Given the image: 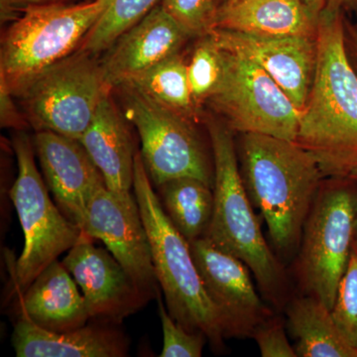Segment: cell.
Returning a JSON list of instances; mask_svg holds the SVG:
<instances>
[{"mask_svg": "<svg viewBox=\"0 0 357 357\" xmlns=\"http://www.w3.org/2000/svg\"><path fill=\"white\" fill-rule=\"evenodd\" d=\"M296 142L314 157L324 177L347 178L357 166V76L340 9L319 14L316 70Z\"/></svg>", "mask_w": 357, "mask_h": 357, "instance_id": "obj_1", "label": "cell"}, {"mask_svg": "<svg viewBox=\"0 0 357 357\" xmlns=\"http://www.w3.org/2000/svg\"><path fill=\"white\" fill-rule=\"evenodd\" d=\"M243 134L241 174L249 199L264 218L277 253L291 257L299 250L323 173L314 157L295 141Z\"/></svg>", "mask_w": 357, "mask_h": 357, "instance_id": "obj_2", "label": "cell"}, {"mask_svg": "<svg viewBox=\"0 0 357 357\" xmlns=\"http://www.w3.org/2000/svg\"><path fill=\"white\" fill-rule=\"evenodd\" d=\"M213 167V218L206 237L249 267L265 299L277 309L289 302V283L283 264L265 241L237 163L231 130L208 121Z\"/></svg>", "mask_w": 357, "mask_h": 357, "instance_id": "obj_3", "label": "cell"}, {"mask_svg": "<svg viewBox=\"0 0 357 357\" xmlns=\"http://www.w3.org/2000/svg\"><path fill=\"white\" fill-rule=\"evenodd\" d=\"M133 191L149 236L155 274L169 314L189 332L203 333L215 351H222L225 340L222 321L204 289L190 243L167 217L138 152Z\"/></svg>", "mask_w": 357, "mask_h": 357, "instance_id": "obj_4", "label": "cell"}, {"mask_svg": "<svg viewBox=\"0 0 357 357\" xmlns=\"http://www.w3.org/2000/svg\"><path fill=\"white\" fill-rule=\"evenodd\" d=\"M110 1L60 2L21 13L2 36L0 83L20 96L35 77L79 48Z\"/></svg>", "mask_w": 357, "mask_h": 357, "instance_id": "obj_5", "label": "cell"}, {"mask_svg": "<svg viewBox=\"0 0 357 357\" xmlns=\"http://www.w3.org/2000/svg\"><path fill=\"white\" fill-rule=\"evenodd\" d=\"M13 147L18 174L10 198L24 234V248L16 262L13 278L16 290L22 294L45 268L79 241L84 231L52 202L35 163L33 140L23 131H17Z\"/></svg>", "mask_w": 357, "mask_h": 357, "instance_id": "obj_6", "label": "cell"}, {"mask_svg": "<svg viewBox=\"0 0 357 357\" xmlns=\"http://www.w3.org/2000/svg\"><path fill=\"white\" fill-rule=\"evenodd\" d=\"M356 213L354 185H321L303 229L297 259L301 287L331 311L351 258Z\"/></svg>", "mask_w": 357, "mask_h": 357, "instance_id": "obj_7", "label": "cell"}, {"mask_svg": "<svg viewBox=\"0 0 357 357\" xmlns=\"http://www.w3.org/2000/svg\"><path fill=\"white\" fill-rule=\"evenodd\" d=\"M112 89L100 61L77 49L35 77L20 98L35 130L79 140Z\"/></svg>", "mask_w": 357, "mask_h": 357, "instance_id": "obj_8", "label": "cell"}, {"mask_svg": "<svg viewBox=\"0 0 357 357\" xmlns=\"http://www.w3.org/2000/svg\"><path fill=\"white\" fill-rule=\"evenodd\" d=\"M222 50V79L210 100L227 117L230 128L296 142L301 112L287 95L255 61Z\"/></svg>", "mask_w": 357, "mask_h": 357, "instance_id": "obj_9", "label": "cell"}, {"mask_svg": "<svg viewBox=\"0 0 357 357\" xmlns=\"http://www.w3.org/2000/svg\"><path fill=\"white\" fill-rule=\"evenodd\" d=\"M121 88L126 119L139 135L141 157L153 185L192 177L213 188L215 167L210 165L192 122L130 86Z\"/></svg>", "mask_w": 357, "mask_h": 357, "instance_id": "obj_10", "label": "cell"}, {"mask_svg": "<svg viewBox=\"0 0 357 357\" xmlns=\"http://www.w3.org/2000/svg\"><path fill=\"white\" fill-rule=\"evenodd\" d=\"M83 231L100 239L148 297H156L159 283L151 245L135 195L117 194L103 184L89 201Z\"/></svg>", "mask_w": 357, "mask_h": 357, "instance_id": "obj_11", "label": "cell"}, {"mask_svg": "<svg viewBox=\"0 0 357 357\" xmlns=\"http://www.w3.org/2000/svg\"><path fill=\"white\" fill-rule=\"evenodd\" d=\"M204 289L220 316L225 338L251 337L274 312L260 299L243 260L217 248L208 237L190 243Z\"/></svg>", "mask_w": 357, "mask_h": 357, "instance_id": "obj_12", "label": "cell"}, {"mask_svg": "<svg viewBox=\"0 0 357 357\" xmlns=\"http://www.w3.org/2000/svg\"><path fill=\"white\" fill-rule=\"evenodd\" d=\"M93 239L83 232L62 262L81 289L91 319L119 325L151 298L110 251L96 248Z\"/></svg>", "mask_w": 357, "mask_h": 357, "instance_id": "obj_13", "label": "cell"}, {"mask_svg": "<svg viewBox=\"0 0 357 357\" xmlns=\"http://www.w3.org/2000/svg\"><path fill=\"white\" fill-rule=\"evenodd\" d=\"M210 34L222 48L255 61L280 86L296 109L306 107L317 64V35L258 36L215 28Z\"/></svg>", "mask_w": 357, "mask_h": 357, "instance_id": "obj_14", "label": "cell"}, {"mask_svg": "<svg viewBox=\"0 0 357 357\" xmlns=\"http://www.w3.org/2000/svg\"><path fill=\"white\" fill-rule=\"evenodd\" d=\"M33 145L59 208L83 230L89 201L105 184L102 174L79 140L40 130Z\"/></svg>", "mask_w": 357, "mask_h": 357, "instance_id": "obj_15", "label": "cell"}, {"mask_svg": "<svg viewBox=\"0 0 357 357\" xmlns=\"http://www.w3.org/2000/svg\"><path fill=\"white\" fill-rule=\"evenodd\" d=\"M189 35L161 4L116 39L100 61L110 88L121 86L141 73L178 54Z\"/></svg>", "mask_w": 357, "mask_h": 357, "instance_id": "obj_16", "label": "cell"}, {"mask_svg": "<svg viewBox=\"0 0 357 357\" xmlns=\"http://www.w3.org/2000/svg\"><path fill=\"white\" fill-rule=\"evenodd\" d=\"M115 324L93 321L69 332H50L20 317L13 345L18 357H124L129 340Z\"/></svg>", "mask_w": 357, "mask_h": 357, "instance_id": "obj_17", "label": "cell"}, {"mask_svg": "<svg viewBox=\"0 0 357 357\" xmlns=\"http://www.w3.org/2000/svg\"><path fill=\"white\" fill-rule=\"evenodd\" d=\"M63 262L55 260L21 294L20 317L50 332H69L91 319L84 296Z\"/></svg>", "mask_w": 357, "mask_h": 357, "instance_id": "obj_18", "label": "cell"}, {"mask_svg": "<svg viewBox=\"0 0 357 357\" xmlns=\"http://www.w3.org/2000/svg\"><path fill=\"white\" fill-rule=\"evenodd\" d=\"M79 141L102 174L107 187L117 194H130L137 152L134 151L130 132L110 93L103 98Z\"/></svg>", "mask_w": 357, "mask_h": 357, "instance_id": "obj_19", "label": "cell"}, {"mask_svg": "<svg viewBox=\"0 0 357 357\" xmlns=\"http://www.w3.org/2000/svg\"><path fill=\"white\" fill-rule=\"evenodd\" d=\"M318 17L305 0H227L218 7L215 28L258 36H316Z\"/></svg>", "mask_w": 357, "mask_h": 357, "instance_id": "obj_20", "label": "cell"}, {"mask_svg": "<svg viewBox=\"0 0 357 357\" xmlns=\"http://www.w3.org/2000/svg\"><path fill=\"white\" fill-rule=\"evenodd\" d=\"M286 314L297 356L357 357V349L338 330L332 311L316 297L289 300Z\"/></svg>", "mask_w": 357, "mask_h": 357, "instance_id": "obj_21", "label": "cell"}, {"mask_svg": "<svg viewBox=\"0 0 357 357\" xmlns=\"http://www.w3.org/2000/svg\"><path fill=\"white\" fill-rule=\"evenodd\" d=\"M157 188L167 217L185 241L206 236L215 204L213 188L192 177L173 178Z\"/></svg>", "mask_w": 357, "mask_h": 357, "instance_id": "obj_22", "label": "cell"}, {"mask_svg": "<svg viewBox=\"0 0 357 357\" xmlns=\"http://www.w3.org/2000/svg\"><path fill=\"white\" fill-rule=\"evenodd\" d=\"M123 86L136 89L187 121H197L198 105L190 86L188 63L178 53L141 73Z\"/></svg>", "mask_w": 357, "mask_h": 357, "instance_id": "obj_23", "label": "cell"}, {"mask_svg": "<svg viewBox=\"0 0 357 357\" xmlns=\"http://www.w3.org/2000/svg\"><path fill=\"white\" fill-rule=\"evenodd\" d=\"M160 0H112L79 49L91 55L107 51L119 36L142 20Z\"/></svg>", "mask_w": 357, "mask_h": 357, "instance_id": "obj_24", "label": "cell"}, {"mask_svg": "<svg viewBox=\"0 0 357 357\" xmlns=\"http://www.w3.org/2000/svg\"><path fill=\"white\" fill-rule=\"evenodd\" d=\"M222 50L211 34L202 37L188 63L192 98L198 105L210 100L222 79Z\"/></svg>", "mask_w": 357, "mask_h": 357, "instance_id": "obj_25", "label": "cell"}, {"mask_svg": "<svg viewBox=\"0 0 357 357\" xmlns=\"http://www.w3.org/2000/svg\"><path fill=\"white\" fill-rule=\"evenodd\" d=\"M160 4L190 37H204L215 29V0H160Z\"/></svg>", "mask_w": 357, "mask_h": 357, "instance_id": "obj_26", "label": "cell"}, {"mask_svg": "<svg viewBox=\"0 0 357 357\" xmlns=\"http://www.w3.org/2000/svg\"><path fill=\"white\" fill-rule=\"evenodd\" d=\"M332 314L338 330L357 349V255L352 250L338 287Z\"/></svg>", "mask_w": 357, "mask_h": 357, "instance_id": "obj_27", "label": "cell"}, {"mask_svg": "<svg viewBox=\"0 0 357 357\" xmlns=\"http://www.w3.org/2000/svg\"><path fill=\"white\" fill-rule=\"evenodd\" d=\"M159 316L163 328V349L161 357H199L208 337L203 333H191L172 318L166 310L161 293L157 292Z\"/></svg>", "mask_w": 357, "mask_h": 357, "instance_id": "obj_28", "label": "cell"}, {"mask_svg": "<svg viewBox=\"0 0 357 357\" xmlns=\"http://www.w3.org/2000/svg\"><path fill=\"white\" fill-rule=\"evenodd\" d=\"M251 337L255 340L263 357H297L286 335L284 321L275 314L260 324Z\"/></svg>", "mask_w": 357, "mask_h": 357, "instance_id": "obj_29", "label": "cell"}, {"mask_svg": "<svg viewBox=\"0 0 357 357\" xmlns=\"http://www.w3.org/2000/svg\"><path fill=\"white\" fill-rule=\"evenodd\" d=\"M13 96L8 89L0 83V122L2 128L23 131L29 121L20 114V110L14 105Z\"/></svg>", "mask_w": 357, "mask_h": 357, "instance_id": "obj_30", "label": "cell"}, {"mask_svg": "<svg viewBox=\"0 0 357 357\" xmlns=\"http://www.w3.org/2000/svg\"><path fill=\"white\" fill-rule=\"evenodd\" d=\"M66 0H0V16L2 21L14 20L32 7L60 3Z\"/></svg>", "mask_w": 357, "mask_h": 357, "instance_id": "obj_31", "label": "cell"}, {"mask_svg": "<svg viewBox=\"0 0 357 357\" xmlns=\"http://www.w3.org/2000/svg\"><path fill=\"white\" fill-rule=\"evenodd\" d=\"M312 13L319 16L326 9H340L342 6H354L357 0H305Z\"/></svg>", "mask_w": 357, "mask_h": 357, "instance_id": "obj_32", "label": "cell"}, {"mask_svg": "<svg viewBox=\"0 0 357 357\" xmlns=\"http://www.w3.org/2000/svg\"><path fill=\"white\" fill-rule=\"evenodd\" d=\"M351 250L357 255V213L354 220V234H352V248Z\"/></svg>", "mask_w": 357, "mask_h": 357, "instance_id": "obj_33", "label": "cell"}, {"mask_svg": "<svg viewBox=\"0 0 357 357\" xmlns=\"http://www.w3.org/2000/svg\"><path fill=\"white\" fill-rule=\"evenodd\" d=\"M347 178H349L352 182L357 183V166L352 169L351 172L349 173V177Z\"/></svg>", "mask_w": 357, "mask_h": 357, "instance_id": "obj_34", "label": "cell"}]
</instances>
